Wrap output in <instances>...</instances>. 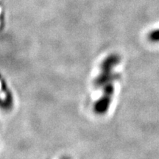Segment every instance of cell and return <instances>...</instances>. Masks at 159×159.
<instances>
[{
    "label": "cell",
    "mask_w": 159,
    "mask_h": 159,
    "mask_svg": "<svg viewBox=\"0 0 159 159\" xmlns=\"http://www.w3.org/2000/svg\"><path fill=\"white\" fill-rule=\"evenodd\" d=\"M114 81H111L103 89L102 96L94 105V111L98 115H103L108 111L114 93Z\"/></svg>",
    "instance_id": "cell-2"
},
{
    "label": "cell",
    "mask_w": 159,
    "mask_h": 159,
    "mask_svg": "<svg viewBox=\"0 0 159 159\" xmlns=\"http://www.w3.org/2000/svg\"><path fill=\"white\" fill-rule=\"evenodd\" d=\"M120 57L117 54H111L102 61L100 67V71L94 80V84L96 88L105 87L116 78L113 72L114 69L120 62Z\"/></svg>",
    "instance_id": "cell-1"
},
{
    "label": "cell",
    "mask_w": 159,
    "mask_h": 159,
    "mask_svg": "<svg viewBox=\"0 0 159 159\" xmlns=\"http://www.w3.org/2000/svg\"><path fill=\"white\" fill-rule=\"evenodd\" d=\"M148 39L154 43H159V28L150 32L148 34Z\"/></svg>",
    "instance_id": "cell-3"
}]
</instances>
